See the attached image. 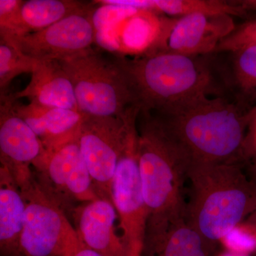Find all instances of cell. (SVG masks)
<instances>
[{"mask_svg": "<svg viewBox=\"0 0 256 256\" xmlns=\"http://www.w3.org/2000/svg\"><path fill=\"white\" fill-rule=\"evenodd\" d=\"M92 4L40 31L23 36H0L8 38L23 54L38 62L66 60L90 50L95 44Z\"/></svg>", "mask_w": 256, "mask_h": 256, "instance_id": "11", "label": "cell"}, {"mask_svg": "<svg viewBox=\"0 0 256 256\" xmlns=\"http://www.w3.org/2000/svg\"><path fill=\"white\" fill-rule=\"evenodd\" d=\"M232 16L194 13L158 21L154 40L142 54L168 53L202 56L214 53L236 28ZM141 54V55H142Z\"/></svg>", "mask_w": 256, "mask_h": 256, "instance_id": "10", "label": "cell"}, {"mask_svg": "<svg viewBox=\"0 0 256 256\" xmlns=\"http://www.w3.org/2000/svg\"><path fill=\"white\" fill-rule=\"evenodd\" d=\"M229 82L232 97L247 108L256 99V44L228 53Z\"/></svg>", "mask_w": 256, "mask_h": 256, "instance_id": "18", "label": "cell"}, {"mask_svg": "<svg viewBox=\"0 0 256 256\" xmlns=\"http://www.w3.org/2000/svg\"><path fill=\"white\" fill-rule=\"evenodd\" d=\"M58 63L68 75L79 112L90 117H121L138 106L126 74L118 63L90 48Z\"/></svg>", "mask_w": 256, "mask_h": 256, "instance_id": "5", "label": "cell"}, {"mask_svg": "<svg viewBox=\"0 0 256 256\" xmlns=\"http://www.w3.org/2000/svg\"><path fill=\"white\" fill-rule=\"evenodd\" d=\"M79 239L102 256H126L122 237L118 236V218L112 202L98 198L82 204L72 214Z\"/></svg>", "mask_w": 256, "mask_h": 256, "instance_id": "13", "label": "cell"}, {"mask_svg": "<svg viewBox=\"0 0 256 256\" xmlns=\"http://www.w3.org/2000/svg\"><path fill=\"white\" fill-rule=\"evenodd\" d=\"M244 161H252V168H256V106L249 110L246 133L242 146Z\"/></svg>", "mask_w": 256, "mask_h": 256, "instance_id": "26", "label": "cell"}, {"mask_svg": "<svg viewBox=\"0 0 256 256\" xmlns=\"http://www.w3.org/2000/svg\"><path fill=\"white\" fill-rule=\"evenodd\" d=\"M33 166L35 180L42 191L68 217L82 204L100 198L82 156L78 138L46 152Z\"/></svg>", "mask_w": 256, "mask_h": 256, "instance_id": "8", "label": "cell"}, {"mask_svg": "<svg viewBox=\"0 0 256 256\" xmlns=\"http://www.w3.org/2000/svg\"><path fill=\"white\" fill-rule=\"evenodd\" d=\"M245 223L248 224L249 226L252 227L256 232V210L255 212H254L252 214L249 216L248 218Z\"/></svg>", "mask_w": 256, "mask_h": 256, "instance_id": "30", "label": "cell"}, {"mask_svg": "<svg viewBox=\"0 0 256 256\" xmlns=\"http://www.w3.org/2000/svg\"><path fill=\"white\" fill-rule=\"evenodd\" d=\"M240 6L246 10V11L256 12V0H244V1H238Z\"/></svg>", "mask_w": 256, "mask_h": 256, "instance_id": "29", "label": "cell"}, {"mask_svg": "<svg viewBox=\"0 0 256 256\" xmlns=\"http://www.w3.org/2000/svg\"><path fill=\"white\" fill-rule=\"evenodd\" d=\"M38 60L23 54L8 38H0V90L1 94L13 79L23 74H32Z\"/></svg>", "mask_w": 256, "mask_h": 256, "instance_id": "21", "label": "cell"}, {"mask_svg": "<svg viewBox=\"0 0 256 256\" xmlns=\"http://www.w3.org/2000/svg\"><path fill=\"white\" fill-rule=\"evenodd\" d=\"M24 225L18 256H65L79 242L68 216L46 196L34 178L20 188Z\"/></svg>", "mask_w": 256, "mask_h": 256, "instance_id": "7", "label": "cell"}, {"mask_svg": "<svg viewBox=\"0 0 256 256\" xmlns=\"http://www.w3.org/2000/svg\"><path fill=\"white\" fill-rule=\"evenodd\" d=\"M250 109L233 97L220 96L156 114L192 162L242 164Z\"/></svg>", "mask_w": 256, "mask_h": 256, "instance_id": "3", "label": "cell"}, {"mask_svg": "<svg viewBox=\"0 0 256 256\" xmlns=\"http://www.w3.org/2000/svg\"><path fill=\"white\" fill-rule=\"evenodd\" d=\"M188 180L186 220L208 244L222 240L256 210V178H248L242 164L192 162Z\"/></svg>", "mask_w": 256, "mask_h": 256, "instance_id": "4", "label": "cell"}, {"mask_svg": "<svg viewBox=\"0 0 256 256\" xmlns=\"http://www.w3.org/2000/svg\"><path fill=\"white\" fill-rule=\"evenodd\" d=\"M13 96L35 105L78 111L73 85L56 60L38 62L28 86Z\"/></svg>", "mask_w": 256, "mask_h": 256, "instance_id": "15", "label": "cell"}, {"mask_svg": "<svg viewBox=\"0 0 256 256\" xmlns=\"http://www.w3.org/2000/svg\"><path fill=\"white\" fill-rule=\"evenodd\" d=\"M159 12L174 18L194 13L244 16L248 14L238 1L225 0H154L148 1V11Z\"/></svg>", "mask_w": 256, "mask_h": 256, "instance_id": "19", "label": "cell"}, {"mask_svg": "<svg viewBox=\"0 0 256 256\" xmlns=\"http://www.w3.org/2000/svg\"><path fill=\"white\" fill-rule=\"evenodd\" d=\"M220 242L230 252L248 256L256 249V232L246 223L229 232Z\"/></svg>", "mask_w": 256, "mask_h": 256, "instance_id": "24", "label": "cell"}, {"mask_svg": "<svg viewBox=\"0 0 256 256\" xmlns=\"http://www.w3.org/2000/svg\"><path fill=\"white\" fill-rule=\"evenodd\" d=\"M98 4L94 8L92 21L96 31L102 28H114L127 18L137 14L140 10L110 2V0L94 2Z\"/></svg>", "mask_w": 256, "mask_h": 256, "instance_id": "22", "label": "cell"}, {"mask_svg": "<svg viewBox=\"0 0 256 256\" xmlns=\"http://www.w3.org/2000/svg\"><path fill=\"white\" fill-rule=\"evenodd\" d=\"M138 138V133L128 144L111 184V202L118 216L126 256H143L149 215L140 176Z\"/></svg>", "mask_w": 256, "mask_h": 256, "instance_id": "9", "label": "cell"}, {"mask_svg": "<svg viewBox=\"0 0 256 256\" xmlns=\"http://www.w3.org/2000/svg\"><path fill=\"white\" fill-rule=\"evenodd\" d=\"M217 53L184 56L156 53L116 58L141 112L168 114L210 96H230L228 68Z\"/></svg>", "mask_w": 256, "mask_h": 256, "instance_id": "1", "label": "cell"}, {"mask_svg": "<svg viewBox=\"0 0 256 256\" xmlns=\"http://www.w3.org/2000/svg\"><path fill=\"white\" fill-rule=\"evenodd\" d=\"M0 162L9 170L18 188L34 178L32 166L46 153L34 131L15 110L13 94H1Z\"/></svg>", "mask_w": 256, "mask_h": 256, "instance_id": "12", "label": "cell"}, {"mask_svg": "<svg viewBox=\"0 0 256 256\" xmlns=\"http://www.w3.org/2000/svg\"><path fill=\"white\" fill-rule=\"evenodd\" d=\"M95 44L100 48L110 52H120L116 26L96 31Z\"/></svg>", "mask_w": 256, "mask_h": 256, "instance_id": "27", "label": "cell"}, {"mask_svg": "<svg viewBox=\"0 0 256 256\" xmlns=\"http://www.w3.org/2000/svg\"><path fill=\"white\" fill-rule=\"evenodd\" d=\"M140 112L139 106H132L121 117L84 116L79 146L100 198L111 202L112 178L120 159L138 133Z\"/></svg>", "mask_w": 256, "mask_h": 256, "instance_id": "6", "label": "cell"}, {"mask_svg": "<svg viewBox=\"0 0 256 256\" xmlns=\"http://www.w3.org/2000/svg\"><path fill=\"white\" fill-rule=\"evenodd\" d=\"M256 44V18L238 26L218 44L214 53H230Z\"/></svg>", "mask_w": 256, "mask_h": 256, "instance_id": "23", "label": "cell"}, {"mask_svg": "<svg viewBox=\"0 0 256 256\" xmlns=\"http://www.w3.org/2000/svg\"><path fill=\"white\" fill-rule=\"evenodd\" d=\"M220 256H247L242 255V254H236V252H224V254H222V255H220Z\"/></svg>", "mask_w": 256, "mask_h": 256, "instance_id": "31", "label": "cell"}, {"mask_svg": "<svg viewBox=\"0 0 256 256\" xmlns=\"http://www.w3.org/2000/svg\"><path fill=\"white\" fill-rule=\"evenodd\" d=\"M90 4L73 0L24 1L18 14V34L14 36H23L48 28Z\"/></svg>", "mask_w": 256, "mask_h": 256, "instance_id": "17", "label": "cell"}, {"mask_svg": "<svg viewBox=\"0 0 256 256\" xmlns=\"http://www.w3.org/2000/svg\"><path fill=\"white\" fill-rule=\"evenodd\" d=\"M206 244L201 234L185 220L172 228L154 256H206Z\"/></svg>", "mask_w": 256, "mask_h": 256, "instance_id": "20", "label": "cell"}, {"mask_svg": "<svg viewBox=\"0 0 256 256\" xmlns=\"http://www.w3.org/2000/svg\"><path fill=\"white\" fill-rule=\"evenodd\" d=\"M26 206L20 188L4 165L0 164V254L18 256Z\"/></svg>", "mask_w": 256, "mask_h": 256, "instance_id": "16", "label": "cell"}, {"mask_svg": "<svg viewBox=\"0 0 256 256\" xmlns=\"http://www.w3.org/2000/svg\"><path fill=\"white\" fill-rule=\"evenodd\" d=\"M139 116L138 164L149 213L143 256H154L172 228L186 220L184 186L192 160L159 116Z\"/></svg>", "mask_w": 256, "mask_h": 256, "instance_id": "2", "label": "cell"}, {"mask_svg": "<svg viewBox=\"0 0 256 256\" xmlns=\"http://www.w3.org/2000/svg\"><path fill=\"white\" fill-rule=\"evenodd\" d=\"M15 110L34 131L46 152L78 138L84 116L79 111L16 102Z\"/></svg>", "mask_w": 256, "mask_h": 256, "instance_id": "14", "label": "cell"}, {"mask_svg": "<svg viewBox=\"0 0 256 256\" xmlns=\"http://www.w3.org/2000/svg\"><path fill=\"white\" fill-rule=\"evenodd\" d=\"M65 256H102L98 252H94L92 249L89 248L82 242H79L76 245L68 250Z\"/></svg>", "mask_w": 256, "mask_h": 256, "instance_id": "28", "label": "cell"}, {"mask_svg": "<svg viewBox=\"0 0 256 256\" xmlns=\"http://www.w3.org/2000/svg\"><path fill=\"white\" fill-rule=\"evenodd\" d=\"M24 1L0 0V36L18 35V14Z\"/></svg>", "mask_w": 256, "mask_h": 256, "instance_id": "25", "label": "cell"}, {"mask_svg": "<svg viewBox=\"0 0 256 256\" xmlns=\"http://www.w3.org/2000/svg\"><path fill=\"white\" fill-rule=\"evenodd\" d=\"M252 174H254V176L256 178V168H252Z\"/></svg>", "mask_w": 256, "mask_h": 256, "instance_id": "32", "label": "cell"}]
</instances>
